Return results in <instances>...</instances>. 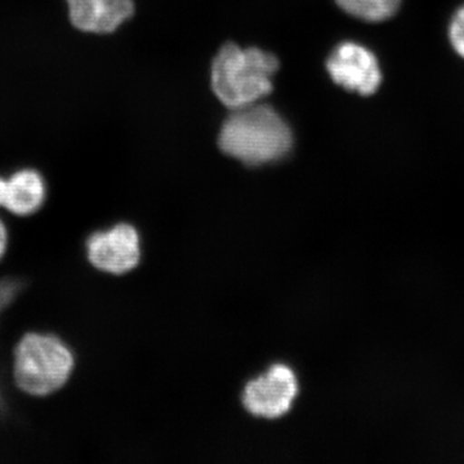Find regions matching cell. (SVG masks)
<instances>
[{"label":"cell","instance_id":"30bf717a","mask_svg":"<svg viewBox=\"0 0 464 464\" xmlns=\"http://www.w3.org/2000/svg\"><path fill=\"white\" fill-rule=\"evenodd\" d=\"M451 45L459 56L464 58V7L460 8L454 16L449 29Z\"/></svg>","mask_w":464,"mask_h":464},{"label":"cell","instance_id":"5b68a950","mask_svg":"<svg viewBox=\"0 0 464 464\" xmlns=\"http://www.w3.org/2000/svg\"><path fill=\"white\" fill-rule=\"evenodd\" d=\"M298 395V381L289 366L275 364L261 377L250 381L243 404L256 417L276 420L288 413Z\"/></svg>","mask_w":464,"mask_h":464},{"label":"cell","instance_id":"8992f818","mask_svg":"<svg viewBox=\"0 0 464 464\" xmlns=\"http://www.w3.org/2000/svg\"><path fill=\"white\" fill-rule=\"evenodd\" d=\"M326 69L334 83L362 96L375 93L382 83L377 58L357 43L338 45L326 61Z\"/></svg>","mask_w":464,"mask_h":464},{"label":"cell","instance_id":"9c48e42d","mask_svg":"<svg viewBox=\"0 0 464 464\" xmlns=\"http://www.w3.org/2000/svg\"><path fill=\"white\" fill-rule=\"evenodd\" d=\"M347 14L360 20L378 23L392 17L401 0H335Z\"/></svg>","mask_w":464,"mask_h":464},{"label":"cell","instance_id":"3957f363","mask_svg":"<svg viewBox=\"0 0 464 464\" xmlns=\"http://www.w3.org/2000/svg\"><path fill=\"white\" fill-rule=\"evenodd\" d=\"M277 69L279 61L268 52L226 44L213 63V91L232 110L255 105L273 91Z\"/></svg>","mask_w":464,"mask_h":464},{"label":"cell","instance_id":"7a4b0ae2","mask_svg":"<svg viewBox=\"0 0 464 464\" xmlns=\"http://www.w3.org/2000/svg\"><path fill=\"white\" fill-rule=\"evenodd\" d=\"M74 369L72 348L51 333L27 332L14 348L12 380L25 395H53L66 386Z\"/></svg>","mask_w":464,"mask_h":464},{"label":"cell","instance_id":"ba28073f","mask_svg":"<svg viewBox=\"0 0 464 464\" xmlns=\"http://www.w3.org/2000/svg\"><path fill=\"white\" fill-rule=\"evenodd\" d=\"M48 188L38 170H17L7 179V192L3 209L9 215L29 217L35 215L47 200Z\"/></svg>","mask_w":464,"mask_h":464},{"label":"cell","instance_id":"8fae6325","mask_svg":"<svg viewBox=\"0 0 464 464\" xmlns=\"http://www.w3.org/2000/svg\"><path fill=\"white\" fill-rule=\"evenodd\" d=\"M8 240L9 234L7 225H5V222L3 221L2 217H0V261L5 257V252H7Z\"/></svg>","mask_w":464,"mask_h":464},{"label":"cell","instance_id":"6da1fadb","mask_svg":"<svg viewBox=\"0 0 464 464\" xmlns=\"http://www.w3.org/2000/svg\"><path fill=\"white\" fill-rule=\"evenodd\" d=\"M292 145V130L282 115L261 103L234 110L219 133L222 151L246 166L280 160Z\"/></svg>","mask_w":464,"mask_h":464},{"label":"cell","instance_id":"277c9868","mask_svg":"<svg viewBox=\"0 0 464 464\" xmlns=\"http://www.w3.org/2000/svg\"><path fill=\"white\" fill-rule=\"evenodd\" d=\"M87 258L100 273L121 277L141 262V237L133 225L119 222L92 232L85 240Z\"/></svg>","mask_w":464,"mask_h":464},{"label":"cell","instance_id":"52a82bcc","mask_svg":"<svg viewBox=\"0 0 464 464\" xmlns=\"http://www.w3.org/2000/svg\"><path fill=\"white\" fill-rule=\"evenodd\" d=\"M70 21L85 33L115 32L132 16V0H66Z\"/></svg>","mask_w":464,"mask_h":464}]
</instances>
